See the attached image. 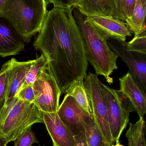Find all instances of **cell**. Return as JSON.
<instances>
[{
  "instance_id": "cell-1",
  "label": "cell",
  "mask_w": 146,
  "mask_h": 146,
  "mask_svg": "<svg viewBox=\"0 0 146 146\" xmlns=\"http://www.w3.org/2000/svg\"><path fill=\"white\" fill-rule=\"evenodd\" d=\"M53 7L47 11L33 43L45 56L62 93L87 75L88 62L73 9Z\"/></svg>"
},
{
  "instance_id": "cell-2",
  "label": "cell",
  "mask_w": 146,
  "mask_h": 146,
  "mask_svg": "<svg viewBox=\"0 0 146 146\" xmlns=\"http://www.w3.org/2000/svg\"><path fill=\"white\" fill-rule=\"evenodd\" d=\"M73 13L82 36L85 54L87 62L95 69L97 75L103 76L110 84L113 82L110 77L117 70L118 56L111 50L108 40L96 29L78 7L73 9Z\"/></svg>"
},
{
  "instance_id": "cell-3",
  "label": "cell",
  "mask_w": 146,
  "mask_h": 146,
  "mask_svg": "<svg viewBox=\"0 0 146 146\" xmlns=\"http://www.w3.org/2000/svg\"><path fill=\"white\" fill-rule=\"evenodd\" d=\"M45 0H7L0 18L9 23L25 42L40 30L47 13Z\"/></svg>"
},
{
  "instance_id": "cell-4",
  "label": "cell",
  "mask_w": 146,
  "mask_h": 146,
  "mask_svg": "<svg viewBox=\"0 0 146 146\" xmlns=\"http://www.w3.org/2000/svg\"><path fill=\"white\" fill-rule=\"evenodd\" d=\"M44 123L43 113L33 102L17 96L0 110V136L8 143L14 141L33 124Z\"/></svg>"
},
{
  "instance_id": "cell-5",
  "label": "cell",
  "mask_w": 146,
  "mask_h": 146,
  "mask_svg": "<svg viewBox=\"0 0 146 146\" xmlns=\"http://www.w3.org/2000/svg\"><path fill=\"white\" fill-rule=\"evenodd\" d=\"M100 84L107 105L112 140L118 144L129 122L130 113L135 110L130 100L119 90L111 88L101 81Z\"/></svg>"
},
{
  "instance_id": "cell-6",
  "label": "cell",
  "mask_w": 146,
  "mask_h": 146,
  "mask_svg": "<svg viewBox=\"0 0 146 146\" xmlns=\"http://www.w3.org/2000/svg\"><path fill=\"white\" fill-rule=\"evenodd\" d=\"M97 74L89 72L84 84L91 110V117L102 135L105 146H114L111 133L106 102Z\"/></svg>"
},
{
  "instance_id": "cell-7",
  "label": "cell",
  "mask_w": 146,
  "mask_h": 146,
  "mask_svg": "<svg viewBox=\"0 0 146 146\" xmlns=\"http://www.w3.org/2000/svg\"><path fill=\"white\" fill-rule=\"evenodd\" d=\"M32 87L35 97L33 103L38 109L43 112H57L62 92L48 62Z\"/></svg>"
},
{
  "instance_id": "cell-8",
  "label": "cell",
  "mask_w": 146,
  "mask_h": 146,
  "mask_svg": "<svg viewBox=\"0 0 146 146\" xmlns=\"http://www.w3.org/2000/svg\"><path fill=\"white\" fill-rule=\"evenodd\" d=\"M111 50L121 57L127 64L137 84L141 89L146 91V54H141L128 50L127 42L113 39L107 41Z\"/></svg>"
},
{
  "instance_id": "cell-9",
  "label": "cell",
  "mask_w": 146,
  "mask_h": 146,
  "mask_svg": "<svg viewBox=\"0 0 146 146\" xmlns=\"http://www.w3.org/2000/svg\"><path fill=\"white\" fill-rule=\"evenodd\" d=\"M59 118L75 136L84 131V126L91 116L71 96L65 95L57 112Z\"/></svg>"
},
{
  "instance_id": "cell-10",
  "label": "cell",
  "mask_w": 146,
  "mask_h": 146,
  "mask_svg": "<svg viewBox=\"0 0 146 146\" xmlns=\"http://www.w3.org/2000/svg\"><path fill=\"white\" fill-rule=\"evenodd\" d=\"M88 19L95 28L107 39L126 42L132 36L127 23L118 19L109 16H89Z\"/></svg>"
},
{
  "instance_id": "cell-11",
  "label": "cell",
  "mask_w": 146,
  "mask_h": 146,
  "mask_svg": "<svg viewBox=\"0 0 146 146\" xmlns=\"http://www.w3.org/2000/svg\"><path fill=\"white\" fill-rule=\"evenodd\" d=\"M42 113L44 124L52 139L53 146H74V135L57 112Z\"/></svg>"
},
{
  "instance_id": "cell-12",
  "label": "cell",
  "mask_w": 146,
  "mask_h": 146,
  "mask_svg": "<svg viewBox=\"0 0 146 146\" xmlns=\"http://www.w3.org/2000/svg\"><path fill=\"white\" fill-rule=\"evenodd\" d=\"M8 62V85L4 105L11 103L15 98L25 82L33 60L19 62L12 58Z\"/></svg>"
},
{
  "instance_id": "cell-13",
  "label": "cell",
  "mask_w": 146,
  "mask_h": 146,
  "mask_svg": "<svg viewBox=\"0 0 146 146\" xmlns=\"http://www.w3.org/2000/svg\"><path fill=\"white\" fill-rule=\"evenodd\" d=\"M24 42L12 25L0 18V56L5 57L18 54L24 50Z\"/></svg>"
},
{
  "instance_id": "cell-14",
  "label": "cell",
  "mask_w": 146,
  "mask_h": 146,
  "mask_svg": "<svg viewBox=\"0 0 146 146\" xmlns=\"http://www.w3.org/2000/svg\"><path fill=\"white\" fill-rule=\"evenodd\" d=\"M120 92L132 103L139 117L146 113V93L141 88L129 72L119 78Z\"/></svg>"
},
{
  "instance_id": "cell-15",
  "label": "cell",
  "mask_w": 146,
  "mask_h": 146,
  "mask_svg": "<svg viewBox=\"0 0 146 146\" xmlns=\"http://www.w3.org/2000/svg\"><path fill=\"white\" fill-rule=\"evenodd\" d=\"M77 7L88 17L98 15L112 17L110 0H79Z\"/></svg>"
},
{
  "instance_id": "cell-16",
  "label": "cell",
  "mask_w": 146,
  "mask_h": 146,
  "mask_svg": "<svg viewBox=\"0 0 146 146\" xmlns=\"http://www.w3.org/2000/svg\"><path fill=\"white\" fill-rule=\"evenodd\" d=\"M146 0H136L132 15L125 22L134 36L146 31Z\"/></svg>"
},
{
  "instance_id": "cell-17",
  "label": "cell",
  "mask_w": 146,
  "mask_h": 146,
  "mask_svg": "<svg viewBox=\"0 0 146 146\" xmlns=\"http://www.w3.org/2000/svg\"><path fill=\"white\" fill-rule=\"evenodd\" d=\"M65 93L66 95L71 96L83 110L91 116V110L84 86V78H79L72 82Z\"/></svg>"
},
{
  "instance_id": "cell-18",
  "label": "cell",
  "mask_w": 146,
  "mask_h": 146,
  "mask_svg": "<svg viewBox=\"0 0 146 146\" xmlns=\"http://www.w3.org/2000/svg\"><path fill=\"white\" fill-rule=\"evenodd\" d=\"M145 122L143 117H139L135 123H129L126 134L128 146H146Z\"/></svg>"
},
{
  "instance_id": "cell-19",
  "label": "cell",
  "mask_w": 146,
  "mask_h": 146,
  "mask_svg": "<svg viewBox=\"0 0 146 146\" xmlns=\"http://www.w3.org/2000/svg\"><path fill=\"white\" fill-rule=\"evenodd\" d=\"M84 129L88 146H105L103 136L92 118H90L86 123Z\"/></svg>"
},
{
  "instance_id": "cell-20",
  "label": "cell",
  "mask_w": 146,
  "mask_h": 146,
  "mask_svg": "<svg viewBox=\"0 0 146 146\" xmlns=\"http://www.w3.org/2000/svg\"><path fill=\"white\" fill-rule=\"evenodd\" d=\"M47 63V58L43 54L37 59L33 60L32 65L27 74L25 80L21 87L32 85L36 79L41 74Z\"/></svg>"
},
{
  "instance_id": "cell-21",
  "label": "cell",
  "mask_w": 146,
  "mask_h": 146,
  "mask_svg": "<svg viewBox=\"0 0 146 146\" xmlns=\"http://www.w3.org/2000/svg\"><path fill=\"white\" fill-rule=\"evenodd\" d=\"M128 50L141 54H146V32L134 36L130 42H127Z\"/></svg>"
},
{
  "instance_id": "cell-22",
  "label": "cell",
  "mask_w": 146,
  "mask_h": 146,
  "mask_svg": "<svg viewBox=\"0 0 146 146\" xmlns=\"http://www.w3.org/2000/svg\"><path fill=\"white\" fill-rule=\"evenodd\" d=\"M9 62L4 63L0 69V110L5 104L8 85Z\"/></svg>"
},
{
  "instance_id": "cell-23",
  "label": "cell",
  "mask_w": 146,
  "mask_h": 146,
  "mask_svg": "<svg viewBox=\"0 0 146 146\" xmlns=\"http://www.w3.org/2000/svg\"><path fill=\"white\" fill-rule=\"evenodd\" d=\"M13 146H33L34 143H38L35 133L29 128L15 141Z\"/></svg>"
},
{
  "instance_id": "cell-24",
  "label": "cell",
  "mask_w": 146,
  "mask_h": 146,
  "mask_svg": "<svg viewBox=\"0 0 146 146\" xmlns=\"http://www.w3.org/2000/svg\"><path fill=\"white\" fill-rule=\"evenodd\" d=\"M112 9V17L125 22L126 16L122 0H110Z\"/></svg>"
},
{
  "instance_id": "cell-25",
  "label": "cell",
  "mask_w": 146,
  "mask_h": 146,
  "mask_svg": "<svg viewBox=\"0 0 146 146\" xmlns=\"http://www.w3.org/2000/svg\"><path fill=\"white\" fill-rule=\"evenodd\" d=\"M16 96L23 101L33 102L35 97L32 85L21 87Z\"/></svg>"
},
{
  "instance_id": "cell-26",
  "label": "cell",
  "mask_w": 146,
  "mask_h": 146,
  "mask_svg": "<svg viewBox=\"0 0 146 146\" xmlns=\"http://www.w3.org/2000/svg\"><path fill=\"white\" fill-rule=\"evenodd\" d=\"M46 3L53 4V7L61 8H72L77 7L79 0H47Z\"/></svg>"
},
{
  "instance_id": "cell-27",
  "label": "cell",
  "mask_w": 146,
  "mask_h": 146,
  "mask_svg": "<svg viewBox=\"0 0 146 146\" xmlns=\"http://www.w3.org/2000/svg\"><path fill=\"white\" fill-rule=\"evenodd\" d=\"M126 19L132 15L136 0H122Z\"/></svg>"
},
{
  "instance_id": "cell-28",
  "label": "cell",
  "mask_w": 146,
  "mask_h": 146,
  "mask_svg": "<svg viewBox=\"0 0 146 146\" xmlns=\"http://www.w3.org/2000/svg\"><path fill=\"white\" fill-rule=\"evenodd\" d=\"M74 138L75 140L74 146H88L84 131H81L77 135H75Z\"/></svg>"
},
{
  "instance_id": "cell-29",
  "label": "cell",
  "mask_w": 146,
  "mask_h": 146,
  "mask_svg": "<svg viewBox=\"0 0 146 146\" xmlns=\"http://www.w3.org/2000/svg\"><path fill=\"white\" fill-rule=\"evenodd\" d=\"M8 143L5 139L0 136V146H7Z\"/></svg>"
},
{
  "instance_id": "cell-30",
  "label": "cell",
  "mask_w": 146,
  "mask_h": 146,
  "mask_svg": "<svg viewBox=\"0 0 146 146\" xmlns=\"http://www.w3.org/2000/svg\"><path fill=\"white\" fill-rule=\"evenodd\" d=\"M7 0H0V12L3 7Z\"/></svg>"
},
{
  "instance_id": "cell-31",
  "label": "cell",
  "mask_w": 146,
  "mask_h": 146,
  "mask_svg": "<svg viewBox=\"0 0 146 146\" xmlns=\"http://www.w3.org/2000/svg\"><path fill=\"white\" fill-rule=\"evenodd\" d=\"M114 146H124L123 145H121L120 144V143H118V144H116Z\"/></svg>"
},
{
  "instance_id": "cell-32",
  "label": "cell",
  "mask_w": 146,
  "mask_h": 146,
  "mask_svg": "<svg viewBox=\"0 0 146 146\" xmlns=\"http://www.w3.org/2000/svg\"><path fill=\"white\" fill-rule=\"evenodd\" d=\"M45 146L38 145V146Z\"/></svg>"
}]
</instances>
